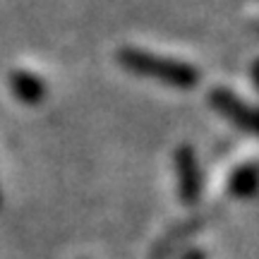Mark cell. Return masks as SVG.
Here are the masks:
<instances>
[{"instance_id":"1","label":"cell","mask_w":259,"mask_h":259,"mask_svg":"<svg viewBox=\"0 0 259 259\" xmlns=\"http://www.w3.org/2000/svg\"><path fill=\"white\" fill-rule=\"evenodd\" d=\"M115 58L127 72L139 74L144 79H154V82L173 87V89H194L202 77L194 65L180 63L173 58L158 56V53H149L142 48H120Z\"/></svg>"},{"instance_id":"2","label":"cell","mask_w":259,"mask_h":259,"mask_svg":"<svg viewBox=\"0 0 259 259\" xmlns=\"http://www.w3.org/2000/svg\"><path fill=\"white\" fill-rule=\"evenodd\" d=\"M173 166L178 176V194L183 202L192 206L202 197V168H199L197 151L187 144L178 147L173 154Z\"/></svg>"},{"instance_id":"3","label":"cell","mask_w":259,"mask_h":259,"mask_svg":"<svg viewBox=\"0 0 259 259\" xmlns=\"http://www.w3.org/2000/svg\"><path fill=\"white\" fill-rule=\"evenodd\" d=\"M209 103L221 113L226 120H231L233 125H238L240 130H247V132L259 137V108L247 106L238 94L219 87V89L209 92Z\"/></svg>"},{"instance_id":"4","label":"cell","mask_w":259,"mask_h":259,"mask_svg":"<svg viewBox=\"0 0 259 259\" xmlns=\"http://www.w3.org/2000/svg\"><path fill=\"white\" fill-rule=\"evenodd\" d=\"M10 89L15 94V99L27 106H36L46 99V84L41 77L27 72V70H15L10 74Z\"/></svg>"},{"instance_id":"5","label":"cell","mask_w":259,"mask_h":259,"mask_svg":"<svg viewBox=\"0 0 259 259\" xmlns=\"http://www.w3.org/2000/svg\"><path fill=\"white\" fill-rule=\"evenodd\" d=\"M228 190L233 197L238 199H250L259 192V166L254 163H245V166L235 168L228 180Z\"/></svg>"},{"instance_id":"6","label":"cell","mask_w":259,"mask_h":259,"mask_svg":"<svg viewBox=\"0 0 259 259\" xmlns=\"http://www.w3.org/2000/svg\"><path fill=\"white\" fill-rule=\"evenodd\" d=\"M183 259H206V254H204L202 250H190Z\"/></svg>"},{"instance_id":"7","label":"cell","mask_w":259,"mask_h":259,"mask_svg":"<svg viewBox=\"0 0 259 259\" xmlns=\"http://www.w3.org/2000/svg\"><path fill=\"white\" fill-rule=\"evenodd\" d=\"M252 79H254V84L259 87V60L252 63Z\"/></svg>"},{"instance_id":"8","label":"cell","mask_w":259,"mask_h":259,"mask_svg":"<svg viewBox=\"0 0 259 259\" xmlns=\"http://www.w3.org/2000/svg\"><path fill=\"white\" fill-rule=\"evenodd\" d=\"M0 204H3V194H0Z\"/></svg>"}]
</instances>
